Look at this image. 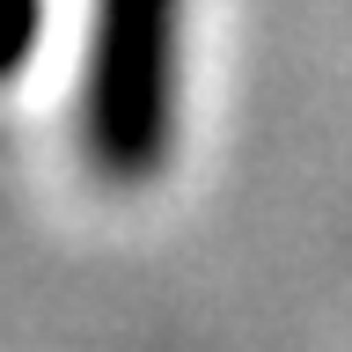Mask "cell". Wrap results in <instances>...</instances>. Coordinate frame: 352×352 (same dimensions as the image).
Masks as SVG:
<instances>
[{
  "mask_svg": "<svg viewBox=\"0 0 352 352\" xmlns=\"http://www.w3.org/2000/svg\"><path fill=\"white\" fill-rule=\"evenodd\" d=\"M44 30V0H0V81H15Z\"/></svg>",
  "mask_w": 352,
  "mask_h": 352,
  "instance_id": "7a4b0ae2",
  "label": "cell"
},
{
  "mask_svg": "<svg viewBox=\"0 0 352 352\" xmlns=\"http://www.w3.org/2000/svg\"><path fill=\"white\" fill-rule=\"evenodd\" d=\"M184 0H96L81 66V147L110 184H147L176 132Z\"/></svg>",
  "mask_w": 352,
  "mask_h": 352,
  "instance_id": "6da1fadb",
  "label": "cell"
}]
</instances>
